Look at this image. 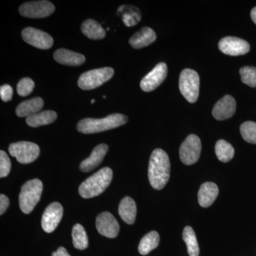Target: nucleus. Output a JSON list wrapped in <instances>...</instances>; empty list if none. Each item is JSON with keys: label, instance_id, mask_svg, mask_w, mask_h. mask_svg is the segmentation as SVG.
<instances>
[{"label": "nucleus", "instance_id": "obj_29", "mask_svg": "<svg viewBox=\"0 0 256 256\" xmlns=\"http://www.w3.org/2000/svg\"><path fill=\"white\" fill-rule=\"evenodd\" d=\"M240 133L242 138L247 142L256 144V122H244L240 126Z\"/></svg>", "mask_w": 256, "mask_h": 256}, {"label": "nucleus", "instance_id": "obj_25", "mask_svg": "<svg viewBox=\"0 0 256 256\" xmlns=\"http://www.w3.org/2000/svg\"><path fill=\"white\" fill-rule=\"evenodd\" d=\"M160 242V237L158 232H152L146 234L140 242L139 248H138L140 254L142 256L148 255L150 252L158 247Z\"/></svg>", "mask_w": 256, "mask_h": 256}, {"label": "nucleus", "instance_id": "obj_33", "mask_svg": "<svg viewBox=\"0 0 256 256\" xmlns=\"http://www.w3.org/2000/svg\"><path fill=\"white\" fill-rule=\"evenodd\" d=\"M0 96L4 102H9L13 97V88L10 85H4L0 88Z\"/></svg>", "mask_w": 256, "mask_h": 256}, {"label": "nucleus", "instance_id": "obj_34", "mask_svg": "<svg viewBox=\"0 0 256 256\" xmlns=\"http://www.w3.org/2000/svg\"><path fill=\"white\" fill-rule=\"evenodd\" d=\"M10 206V200L4 194L0 195V215L2 216Z\"/></svg>", "mask_w": 256, "mask_h": 256}, {"label": "nucleus", "instance_id": "obj_35", "mask_svg": "<svg viewBox=\"0 0 256 256\" xmlns=\"http://www.w3.org/2000/svg\"><path fill=\"white\" fill-rule=\"evenodd\" d=\"M52 256H70L68 252L64 247H60L57 252H54Z\"/></svg>", "mask_w": 256, "mask_h": 256}, {"label": "nucleus", "instance_id": "obj_22", "mask_svg": "<svg viewBox=\"0 0 256 256\" xmlns=\"http://www.w3.org/2000/svg\"><path fill=\"white\" fill-rule=\"evenodd\" d=\"M117 14L122 18V22L128 28L136 26L141 21L140 11L137 8L124 5L118 10Z\"/></svg>", "mask_w": 256, "mask_h": 256}, {"label": "nucleus", "instance_id": "obj_8", "mask_svg": "<svg viewBox=\"0 0 256 256\" xmlns=\"http://www.w3.org/2000/svg\"><path fill=\"white\" fill-rule=\"evenodd\" d=\"M202 142L195 134L188 136L180 150V159L186 165L194 164L200 160L202 152Z\"/></svg>", "mask_w": 256, "mask_h": 256}, {"label": "nucleus", "instance_id": "obj_7", "mask_svg": "<svg viewBox=\"0 0 256 256\" xmlns=\"http://www.w3.org/2000/svg\"><path fill=\"white\" fill-rule=\"evenodd\" d=\"M10 156L16 158L21 164L34 162L40 156V148L36 144L30 142L13 143L9 146Z\"/></svg>", "mask_w": 256, "mask_h": 256}, {"label": "nucleus", "instance_id": "obj_28", "mask_svg": "<svg viewBox=\"0 0 256 256\" xmlns=\"http://www.w3.org/2000/svg\"><path fill=\"white\" fill-rule=\"evenodd\" d=\"M72 236H73L74 246L76 248L80 250L88 248L89 245L88 237L82 226L80 224L74 226Z\"/></svg>", "mask_w": 256, "mask_h": 256}, {"label": "nucleus", "instance_id": "obj_3", "mask_svg": "<svg viewBox=\"0 0 256 256\" xmlns=\"http://www.w3.org/2000/svg\"><path fill=\"white\" fill-rule=\"evenodd\" d=\"M112 176L114 172L110 168H102L82 184L79 188V194L84 198L99 196L110 186Z\"/></svg>", "mask_w": 256, "mask_h": 256}, {"label": "nucleus", "instance_id": "obj_11", "mask_svg": "<svg viewBox=\"0 0 256 256\" xmlns=\"http://www.w3.org/2000/svg\"><path fill=\"white\" fill-rule=\"evenodd\" d=\"M64 208L58 202H54L47 207L42 216V225L44 230L46 233L52 234L60 225L63 218Z\"/></svg>", "mask_w": 256, "mask_h": 256}, {"label": "nucleus", "instance_id": "obj_26", "mask_svg": "<svg viewBox=\"0 0 256 256\" xmlns=\"http://www.w3.org/2000/svg\"><path fill=\"white\" fill-rule=\"evenodd\" d=\"M183 239L188 246L190 256H200V249L197 242L196 234L192 227L188 226L183 232Z\"/></svg>", "mask_w": 256, "mask_h": 256}, {"label": "nucleus", "instance_id": "obj_27", "mask_svg": "<svg viewBox=\"0 0 256 256\" xmlns=\"http://www.w3.org/2000/svg\"><path fill=\"white\" fill-rule=\"evenodd\" d=\"M216 154L222 162L227 163L233 159L235 150L230 143L220 140L216 144Z\"/></svg>", "mask_w": 256, "mask_h": 256}, {"label": "nucleus", "instance_id": "obj_14", "mask_svg": "<svg viewBox=\"0 0 256 256\" xmlns=\"http://www.w3.org/2000/svg\"><path fill=\"white\" fill-rule=\"evenodd\" d=\"M96 228L100 235L108 238H116L120 232L118 222L109 212H104L97 217Z\"/></svg>", "mask_w": 256, "mask_h": 256}, {"label": "nucleus", "instance_id": "obj_2", "mask_svg": "<svg viewBox=\"0 0 256 256\" xmlns=\"http://www.w3.org/2000/svg\"><path fill=\"white\" fill-rule=\"evenodd\" d=\"M128 122L127 116L122 114H112L102 119L82 120L78 122L77 129L82 134H96L120 127Z\"/></svg>", "mask_w": 256, "mask_h": 256}, {"label": "nucleus", "instance_id": "obj_31", "mask_svg": "<svg viewBox=\"0 0 256 256\" xmlns=\"http://www.w3.org/2000/svg\"><path fill=\"white\" fill-rule=\"evenodd\" d=\"M35 88V84L33 80L30 78L22 79L18 85V92L22 97L30 96L33 92Z\"/></svg>", "mask_w": 256, "mask_h": 256}, {"label": "nucleus", "instance_id": "obj_10", "mask_svg": "<svg viewBox=\"0 0 256 256\" xmlns=\"http://www.w3.org/2000/svg\"><path fill=\"white\" fill-rule=\"evenodd\" d=\"M22 36L26 43L38 50H50L54 43V38L48 34L34 28H24Z\"/></svg>", "mask_w": 256, "mask_h": 256}, {"label": "nucleus", "instance_id": "obj_1", "mask_svg": "<svg viewBox=\"0 0 256 256\" xmlns=\"http://www.w3.org/2000/svg\"><path fill=\"white\" fill-rule=\"evenodd\" d=\"M171 164L169 156L164 150L156 149L152 154L150 160V183L154 190H162L165 188L170 178Z\"/></svg>", "mask_w": 256, "mask_h": 256}, {"label": "nucleus", "instance_id": "obj_18", "mask_svg": "<svg viewBox=\"0 0 256 256\" xmlns=\"http://www.w3.org/2000/svg\"><path fill=\"white\" fill-rule=\"evenodd\" d=\"M220 194L218 186L213 182L203 184L198 192V200L200 206L208 208L212 206Z\"/></svg>", "mask_w": 256, "mask_h": 256}, {"label": "nucleus", "instance_id": "obj_12", "mask_svg": "<svg viewBox=\"0 0 256 256\" xmlns=\"http://www.w3.org/2000/svg\"><path fill=\"white\" fill-rule=\"evenodd\" d=\"M168 74V68L166 64H158L156 68L142 79L140 82L141 88L144 92H153L164 82Z\"/></svg>", "mask_w": 256, "mask_h": 256}, {"label": "nucleus", "instance_id": "obj_23", "mask_svg": "<svg viewBox=\"0 0 256 256\" xmlns=\"http://www.w3.org/2000/svg\"><path fill=\"white\" fill-rule=\"evenodd\" d=\"M56 112L52 110L43 111L36 114L30 116L26 118V124L32 128H38L47 126L54 122L56 120Z\"/></svg>", "mask_w": 256, "mask_h": 256}, {"label": "nucleus", "instance_id": "obj_21", "mask_svg": "<svg viewBox=\"0 0 256 256\" xmlns=\"http://www.w3.org/2000/svg\"><path fill=\"white\" fill-rule=\"evenodd\" d=\"M119 214L121 218L129 225L134 224L137 216V206L136 202L127 196L121 201L119 206Z\"/></svg>", "mask_w": 256, "mask_h": 256}, {"label": "nucleus", "instance_id": "obj_13", "mask_svg": "<svg viewBox=\"0 0 256 256\" xmlns=\"http://www.w3.org/2000/svg\"><path fill=\"white\" fill-rule=\"evenodd\" d=\"M218 47L224 54L232 56L246 55L250 50V45L246 41L236 37L224 38L218 44Z\"/></svg>", "mask_w": 256, "mask_h": 256}, {"label": "nucleus", "instance_id": "obj_16", "mask_svg": "<svg viewBox=\"0 0 256 256\" xmlns=\"http://www.w3.org/2000/svg\"><path fill=\"white\" fill-rule=\"evenodd\" d=\"M108 150V146L106 144H99L96 146L90 158L82 162L80 165V170L82 172H90L95 170L104 161Z\"/></svg>", "mask_w": 256, "mask_h": 256}, {"label": "nucleus", "instance_id": "obj_36", "mask_svg": "<svg viewBox=\"0 0 256 256\" xmlns=\"http://www.w3.org/2000/svg\"><path fill=\"white\" fill-rule=\"evenodd\" d=\"M250 15H252V21H254V22L256 24V8L252 9V14Z\"/></svg>", "mask_w": 256, "mask_h": 256}, {"label": "nucleus", "instance_id": "obj_37", "mask_svg": "<svg viewBox=\"0 0 256 256\" xmlns=\"http://www.w3.org/2000/svg\"><path fill=\"white\" fill-rule=\"evenodd\" d=\"M95 102H96V100H92V104H95Z\"/></svg>", "mask_w": 256, "mask_h": 256}, {"label": "nucleus", "instance_id": "obj_5", "mask_svg": "<svg viewBox=\"0 0 256 256\" xmlns=\"http://www.w3.org/2000/svg\"><path fill=\"white\" fill-rule=\"evenodd\" d=\"M114 69L110 67L86 72L78 79V86L84 90H94L109 82L114 77Z\"/></svg>", "mask_w": 256, "mask_h": 256}, {"label": "nucleus", "instance_id": "obj_20", "mask_svg": "<svg viewBox=\"0 0 256 256\" xmlns=\"http://www.w3.org/2000/svg\"><path fill=\"white\" fill-rule=\"evenodd\" d=\"M44 102L41 98H34L32 100L24 101L18 106L16 116L20 118H28L40 112L44 108Z\"/></svg>", "mask_w": 256, "mask_h": 256}, {"label": "nucleus", "instance_id": "obj_4", "mask_svg": "<svg viewBox=\"0 0 256 256\" xmlns=\"http://www.w3.org/2000/svg\"><path fill=\"white\" fill-rule=\"evenodd\" d=\"M43 188V183L38 178L24 185L20 195V206L24 214H30L33 212L41 200Z\"/></svg>", "mask_w": 256, "mask_h": 256}, {"label": "nucleus", "instance_id": "obj_6", "mask_svg": "<svg viewBox=\"0 0 256 256\" xmlns=\"http://www.w3.org/2000/svg\"><path fill=\"white\" fill-rule=\"evenodd\" d=\"M200 78L192 69H185L180 78V90L184 97L191 104L196 102L200 96Z\"/></svg>", "mask_w": 256, "mask_h": 256}, {"label": "nucleus", "instance_id": "obj_15", "mask_svg": "<svg viewBox=\"0 0 256 256\" xmlns=\"http://www.w3.org/2000/svg\"><path fill=\"white\" fill-rule=\"evenodd\" d=\"M236 110V102L230 96H224L214 108V117L217 120H226L232 118Z\"/></svg>", "mask_w": 256, "mask_h": 256}, {"label": "nucleus", "instance_id": "obj_32", "mask_svg": "<svg viewBox=\"0 0 256 256\" xmlns=\"http://www.w3.org/2000/svg\"><path fill=\"white\" fill-rule=\"evenodd\" d=\"M11 161L4 151H0V178H6L11 171Z\"/></svg>", "mask_w": 256, "mask_h": 256}, {"label": "nucleus", "instance_id": "obj_19", "mask_svg": "<svg viewBox=\"0 0 256 256\" xmlns=\"http://www.w3.org/2000/svg\"><path fill=\"white\" fill-rule=\"evenodd\" d=\"M156 40V35L154 30L144 28L131 37L130 44L136 50H140L152 44Z\"/></svg>", "mask_w": 256, "mask_h": 256}, {"label": "nucleus", "instance_id": "obj_17", "mask_svg": "<svg viewBox=\"0 0 256 256\" xmlns=\"http://www.w3.org/2000/svg\"><path fill=\"white\" fill-rule=\"evenodd\" d=\"M54 58L58 64L69 66H82L86 60L84 55L64 48L57 50L54 54Z\"/></svg>", "mask_w": 256, "mask_h": 256}, {"label": "nucleus", "instance_id": "obj_24", "mask_svg": "<svg viewBox=\"0 0 256 256\" xmlns=\"http://www.w3.org/2000/svg\"><path fill=\"white\" fill-rule=\"evenodd\" d=\"M82 30L86 36L92 40H104L106 36V30L95 20H88L84 22Z\"/></svg>", "mask_w": 256, "mask_h": 256}, {"label": "nucleus", "instance_id": "obj_9", "mask_svg": "<svg viewBox=\"0 0 256 256\" xmlns=\"http://www.w3.org/2000/svg\"><path fill=\"white\" fill-rule=\"evenodd\" d=\"M54 12V5L45 0L24 3L20 8V14L30 18H48Z\"/></svg>", "mask_w": 256, "mask_h": 256}, {"label": "nucleus", "instance_id": "obj_30", "mask_svg": "<svg viewBox=\"0 0 256 256\" xmlns=\"http://www.w3.org/2000/svg\"><path fill=\"white\" fill-rule=\"evenodd\" d=\"M242 80L246 85L252 88H256V67H244L240 70Z\"/></svg>", "mask_w": 256, "mask_h": 256}]
</instances>
